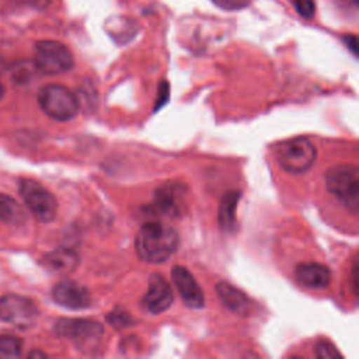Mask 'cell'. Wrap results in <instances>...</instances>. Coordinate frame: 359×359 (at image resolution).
Masks as SVG:
<instances>
[{
	"label": "cell",
	"instance_id": "8992f818",
	"mask_svg": "<svg viewBox=\"0 0 359 359\" xmlns=\"http://www.w3.org/2000/svg\"><path fill=\"white\" fill-rule=\"evenodd\" d=\"M34 66L43 74H60L74 66V57L62 42L43 39L35 43Z\"/></svg>",
	"mask_w": 359,
	"mask_h": 359
},
{
	"label": "cell",
	"instance_id": "ffe728a7",
	"mask_svg": "<svg viewBox=\"0 0 359 359\" xmlns=\"http://www.w3.org/2000/svg\"><path fill=\"white\" fill-rule=\"evenodd\" d=\"M107 321L116 328H122V327H128L132 323V318L126 311L121 309H115L107 316Z\"/></svg>",
	"mask_w": 359,
	"mask_h": 359
},
{
	"label": "cell",
	"instance_id": "7a4b0ae2",
	"mask_svg": "<svg viewBox=\"0 0 359 359\" xmlns=\"http://www.w3.org/2000/svg\"><path fill=\"white\" fill-rule=\"evenodd\" d=\"M327 189L352 213L359 210V170L356 165H337L325 172Z\"/></svg>",
	"mask_w": 359,
	"mask_h": 359
},
{
	"label": "cell",
	"instance_id": "52a82bcc",
	"mask_svg": "<svg viewBox=\"0 0 359 359\" xmlns=\"http://www.w3.org/2000/svg\"><path fill=\"white\" fill-rule=\"evenodd\" d=\"M20 195L36 220L42 223L55 220L57 215V201L55 195L43 185L35 180H21Z\"/></svg>",
	"mask_w": 359,
	"mask_h": 359
},
{
	"label": "cell",
	"instance_id": "ba28073f",
	"mask_svg": "<svg viewBox=\"0 0 359 359\" xmlns=\"http://www.w3.org/2000/svg\"><path fill=\"white\" fill-rule=\"evenodd\" d=\"M36 304L20 294H4L0 297V320L18 328H29L38 320Z\"/></svg>",
	"mask_w": 359,
	"mask_h": 359
},
{
	"label": "cell",
	"instance_id": "3957f363",
	"mask_svg": "<svg viewBox=\"0 0 359 359\" xmlns=\"http://www.w3.org/2000/svg\"><path fill=\"white\" fill-rule=\"evenodd\" d=\"M55 331L81 349L83 352L93 353L101 345L104 327L94 320L88 318H60L55 324Z\"/></svg>",
	"mask_w": 359,
	"mask_h": 359
},
{
	"label": "cell",
	"instance_id": "2e32d148",
	"mask_svg": "<svg viewBox=\"0 0 359 359\" xmlns=\"http://www.w3.org/2000/svg\"><path fill=\"white\" fill-rule=\"evenodd\" d=\"M241 196L240 191H230L223 195L219 206V224L224 231H231L236 226V208Z\"/></svg>",
	"mask_w": 359,
	"mask_h": 359
},
{
	"label": "cell",
	"instance_id": "603a6c76",
	"mask_svg": "<svg viewBox=\"0 0 359 359\" xmlns=\"http://www.w3.org/2000/svg\"><path fill=\"white\" fill-rule=\"evenodd\" d=\"M160 97L156 100V108H160L165 101H167V95H168V86L167 83H161L160 84Z\"/></svg>",
	"mask_w": 359,
	"mask_h": 359
},
{
	"label": "cell",
	"instance_id": "7402d4cb",
	"mask_svg": "<svg viewBox=\"0 0 359 359\" xmlns=\"http://www.w3.org/2000/svg\"><path fill=\"white\" fill-rule=\"evenodd\" d=\"M294 6H296L297 13H299L302 17H304V18L313 17V14H314V11H316L314 1H313V0H296V1H294Z\"/></svg>",
	"mask_w": 359,
	"mask_h": 359
},
{
	"label": "cell",
	"instance_id": "e0dca14e",
	"mask_svg": "<svg viewBox=\"0 0 359 359\" xmlns=\"http://www.w3.org/2000/svg\"><path fill=\"white\" fill-rule=\"evenodd\" d=\"M24 220V212L20 203L10 195L0 194V222L6 224H20Z\"/></svg>",
	"mask_w": 359,
	"mask_h": 359
},
{
	"label": "cell",
	"instance_id": "277c9868",
	"mask_svg": "<svg viewBox=\"0 0 359 359\" xmlns=\"http://www.w3.org/2000/svg\"><path fill=\"white\" fill-rule=\"evenodd\" d=\"M38 102L42 111L56 119L69 121L79 112L80 102L74 93L62 84H46L38 93Z\"/></svg>",
	"mask_w": 359,
	"mask_h": 359
},
{
	"label": "cell",
	"instance_id": "44dd1931",
	"mask_svg": "<svg viewBox=\"0 0 359 359\" xmlns=\"http://www.w3.org/2000/svg\"><path fill=\"white\" fill-rule=\"evenodd\" d=\"M212 1L222 10L234 11V10H241L247 7L251 0H212Z\"/></svg>",
	"mask_w": 359,
	"mask_h": 359
},
{
	"label": "cell",
	"instance_id": "cb8c5ba5",
	"mask_svg": "<svg viewBox=\"0 0 359 359\" xmlns=\"http://www.w3.org/2000/svg\"><path fill=\"white\" fill-rule=\"evenodd\" d=\"M24 4L29 6V7H35V8H43L48 6V3L50 0H21Z\"/></svg>",
	"mask_w": 359,
	"mask_h": 359
},
{
	"label": "cell",
	"instance_id": "9a60e30c",
	"mask_svg": "<svg viewBox=\"0 0 359 359\" xmlns=\"http://www.w3.org/2000/svg\"><path fill=\"white\" fill-rule=\"evenodd\" d=\"M42 264L53 272H72L79 264V255L70 248H56L42 258Z\"/></svg>",
	"mask_w": 359,
	"mask_h": 359
},
{
	"label": "cell",
	"instance_id": "9c48e42d",
	"mask_svg": "<svg viewBox=\"0 0 359 359\" xmlns=\"http://www.w3.org/2000/svg\"><path fill=\"white\" fill-rule=\"evenodd\" d=\"M53 300L70 310H83L90 307L91 294L90 290L74 280H60L52 289Z\"/></svg>",
	"mask_w": 359,
	"mask_h": 359
},
{
	"label": "cell",
	"instance_id": "30bf717a",
	"mask_svg": "<svg viewBox=\"0 0 359 359\" xmlns=\"http://www.w3.org/2000/svg\"><path fill=\"white\" fill-rule=\"evenodd\" d=\"M171 279L178 290L182 302L192 307V309H201L205 304V297L201 286L192 276V273L182 265H175L171 269Z\"/></svg>",
	"mask_w": 359,
	"mask_h": 359
},
{
	"label": "cell",
	"instance_id": "484cf974",
	"mask_svg": "<svg viewBox=\"0 0 359 359\" xmlns=\"http://www.w3.org/2000/svg\"><path fill=\"white\" fill-rule=\"evenodd\" d=\"M4 94H6V88H4V86H3V83L0 81V100L4 97Z\"/></svg>",
	"mask_w": 359,
	"mask_h": 359
},
{
	"label": "cell",
	"instance_id": "6da1fadb",
	"mask_svg": "<svg viewBox=\"0 0 359 359\" xmlns=\"http://www.w3.org/2000/svg\"><path fill=\"white\" fill-rule=\"evenodd\" d=\"M178 243L180 237L172 226L161 222H147L135 238V248L140 259L158 264L177 251Z\"/></svg>",
	"mask_w": 359,
	"mask_h": 359
},
{
	"label": "cell",
	"instance_id": "5bb4252c",
	"mask_svg": "<svg viewBox=\"0 0 359 359\" xmlns=\"http://www.w3.org/2000/svg\"><path fill=\"white\" fill-rule=\"evenodd\" d=\"M216 292L219 299L223 302V304L237 314H245L250 309L248 297L236 286L227 283V282H219L216 285Z\"/></svg>",
	"mask_w": 359,
	"mask_h": 359
},
{
	"label": "cell",
	"instance_id": "d6986e66",
	"mask_svg": "<svg viewBox=\"0 0 359 359\" xmlns=\"http://www.w3.org/2000/svg\"><path fill=\"white\" fill-rule=\"evenodd\" d=\"M316 355L321 359H335V358H342V355L338 352V349L327 339H320L316 344Z\"/></svg>",
	"mask_w": 359,
	"mask_h": 359
},
{
	"label": "cell",
	"instance_id": "4fadbf2b",
	"mask_svg": "<svg viewBox=\"0 0 359 359\" xmlns=\"http://www.w3.org/2000/svg\"><path fill=\"white\" fill-rule=\"evenodd\" d=\"M294 275L297 280L310 289H324L330 285V269L318 262H304L296 266Z\"/></svg>",
	"mask_w": 359,
	"mask_h": 359
},
{
	"label": "cell",
	"instance_id": "5b68a950",
	"mask_svg": "<svg viewBox=\"0 0 359 359\" xmlns=\"http://www.w3.org/2000/svg\"><path fill=\"white\" fill-rule=\"evenodd\" d=\"M316 147L304 136L287 139L278 144L276 160L279 165L292 174L307 171L316 161Z\"/></svg>",
	"mask_w": 359,
	"mask_h": 359
},
{
	"label": "cell",
	"instance_id": "7c38bea8",
	"mask_svg": "<svg viewBox=\"0 0 359 359\" xmlns=\"http://www.w3.org/2000/svg\"><path fill=\"white\" fill-rule=\"evenodd\" d=\"M174 300V294L168 282L158 273H154L149 279L147 290L143 296V306L153 314L165 311Z\"/></svg>",
	"mask_w": 359,
	"mask_h": 359
},
{
	"label": "cell",
	"instance_id": "d4e9b609",
	"mask_svg": "<svg viewBox=\"0 0 359 359\" xmlns=\"http://www.w3.org/2000/svg\"><path fill=\"white\" fill-rule=\"evenodd\" d=\"M344 41H345L346 46H349V49H351L353 53H356V36H355V35H348V36L344 38Z\"/></svg>",
	"mask_w": 359,
	"mask_h": 359
},
{
	"label": "cell",
	"instance_id": "ac0fdd59",
	"mask_svg": "<svg viewBox=\"0 0 359 359\" xmlns=\"http://www.w3.org/2000/svg\"><path fill=\"white\" fill-rule=\"evenodd\" d=\"M22 351V342L14 335H0V359L18 358Z\"/></svg>",
	"mask_w": 359,
	"mask_h": 359
},
{
	"label": "cell",
	"instance_id": "4316f807",
	"mask_svg": "<svg viewBox=\"0 0 359 359\" xmlns=\"http://www.w3.org/2000/svg\"><path fill=\"white\" fill-rule=\"evenodd\" d=\"M29 356H45V355L41 352H32V353H29Z\"/></svg>",
	"mask_w": 359,
	"mask_h": 359
},
{
	"label": "cell",
	"instance_id": "8fae6325",
	"mask_svg": "<svg viewBox=\"0 0 359 359\" xmlns=\"http://www.w3.org/2000/svg\"><path fill=\"white\" fill-rule=\"evenodd\" d=\"M154 206L157 212L177 217L185 208V188L178 182H167L156 189Z\"/></svg>",
	"mask_w": 359,
	"mask_h": 359
}]
</instances>
